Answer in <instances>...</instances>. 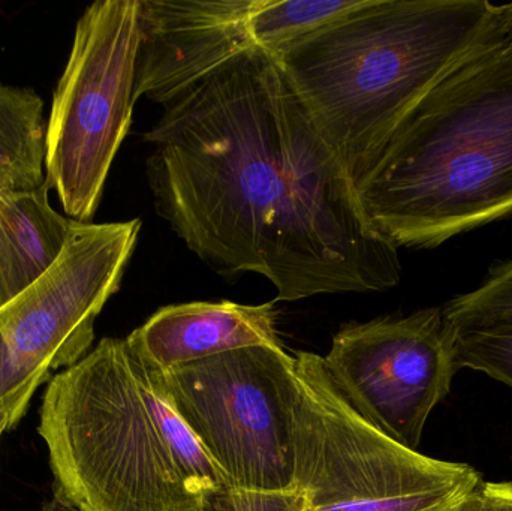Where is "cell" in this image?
<instances>
[{
  "mask_svg": "<svg viewBox=\"0 0 512 511\" xmlns=\"http://www.w3.org/2000/svg\"><path fill=\"white\" fill-rule=\"evenodd\" d=\"M12 428H14V426H12L9 416H6V414H0V438H2V435L5 434L6 431H9V429Z\"/></svg>",
  "mask_w": 512,
  "mask_h": 511,
  "instance_id": "cell-19",
  "label": "cell"
},
{
  "mask_svg": "<svg viewBox=\"0 0 512 511\" xmlns=\"http://www.w3.org/2000/svg\"><path fill=\"white\" fill-rule=\"evenodd\" d=\"M14 192L17 191H14V189H12L11 186H9L8 183L0 177V206H3Z\"/></svg>",
  "mask_w": 512,
  "mask_h": 511,
  "instance_id": "cell-18",
  "label": "cell"
},
{
  "mask_svg": "<svg viewBox=\"0 0 512 511\" xmlns=\"http://www.w3.org/2000/svg\"><path fill=\"white\" fill-rule=\"evenodd\" d=\"M459 368L484 372L512 389V260L490 267L469 293L442 306Z\"/></svg>",
  "mask_w": 512,
  "mask_h": 511,
  "instance_id": "cell-12",
  "label": "cell"
},
{
  "mask_svg": "<svg viewBox=\"0 0 512 511\" xmlns=\"http://www.w3.org/2000/svg\"><path fill=\"white\" fill-rule=\"evenodd\" d=\"M295 492L303 511H469L483 479L427 458L364 422L318 354H295Z\"/></svg>",
  "mask_w": 512,
  "mask_h": 511,
  "instance_id": "cell-5",
  "label": "cell"
},
{
  "mask_svg": "<svg viewBox=\"0 0 512 511\" xmlns=\"http://www.w3.org/2000/svg\"><path fill=\"white\" fill-rule=\"evenodd\" d=\"M225 511H303L301 494L291 497L240 498L230 495Z\"/></svg>",
  "mask_w": 512,
  "mask_h": 511,
  "instance_id": "cell-16",
  "label": "cell"
},
{
  "mask_svg": "<svg viewBox=\"0 0 512 511\" xmlns=\"http://www.w3.org/2000/svg\"><path fill=\"white\" fill-rule=\"evenodd\" d=\"M502 23L489 0H361L273 56L355 189L409 111Z\"/></svg>",
  "mask_w": 512,
  "mask_h": 511,
  "instance_id": "cell-4",
  "label": "cell"
},
{
  "mask_svg": "<svg viewBox=\"0 0 512 511\" xmlns=\"http://www.w3.org/2000/svg\"><path fill=\"white\" fill-rule=\"evenodd\" d=\"M505 20H507L508 30H510L512 36V2L504 5Z\"/></svg>",
  "mask_w": 512,
  "mask_h": 511,
  "instance_id": "cell-20",
  "label": "cell"
},
{
  "mask_svg": "<svg viewBox=\"0 0 512 511\" xmlns=\"http://www.w3.org/2000/svg\"><path fill=\"white\" fill-rule=\"evenodd\" d=\"M162 107L144 132L155 209L213 272L264 276L283 302L399 284V249L367 224L273 54H243Z\"/></svg>",
  "mask_w": 512,
  "mask_h": 511,
  "instance_id": "cell-1",
  "label": "cell"
},
{
  "mask_svg": "<svg viewBox=\"0 0 512 511\" xmlns=\"http://www.w3.org/2000/svg\"><path fill=\"white\" fill-rule=\"evenodd\" d=\"M140 231L141 219L72 221L59 257L0 308V335L53 371L80 362L95 341L96 318L120 290Z\"/></svg>",
  "mask_w": 512,
  "mask_h": 511,
  "instance_id": "cell-10",
  "label": "cell"
},
{
  "mask_svg": "<svg viewBox=\"0 0 512 511\" xmlns=\"http://www.w3.org/2000/svg\"><path fill=\"white\" fill-rule=\"evenodd\" d=\"M159 372L177 413L224 473L230 495L297 494L295 357L283 345L243 348Z\"/></svg>",
  "mask_w": 512,
  "mask_h": 511,
  "instance_id": "cell-6",
  "label": "cell"
},
{
  "mask_svg": "<svg viewBox=\"0 0 512 511\" xmlns=\"http://www.w3.org/2000/svg\"><path fill=\"white\" fill-rule=\"evenodd\" d=\"M322 359L349 407L414 452L460 369L442 308L346 324Z\"/></svg>",
  "mask_w": 512,
  "mask_h": 511,
  "instance_id": "cell-9",
  "label": "cell"
},
{
  "mask_svg": "<svg viewBox=\"0 0 512 511\" xmlns=\"http://www.w3.org/2000/svg\"><path fill=\"white\" fill-rule=\"evenodd\" d=\"M44 511H77L68 501L63 500L62 495L53 492L51 500L45 504Z\"/></svg>",
  "mask_w": 512,
  "mask_h": 511,
  "instance_id": "cell-17",
  "label": "cell"
},
{
  "mask_svg": "<svg viewBox=\"0 0 512 511\" xmlns=\"http://www.w3.org/2000/svg\"><path fill=\"white\" fill-rule=\"evenodd\" d=\"M469 511H512V482L481 483Z\"/></svg>",
  "mask_w": 512,
  "mask_h": 511,
  "instance_id": "cell-15",
  "label": "cell"
},
{
  "mask_svg": "<svg viewBox=\"0 0 512 511\" xmlns=\"http://www.w3.org/2000/svg\"><path fill=\"white\" fill-rule=\"evenodd\" d=\"M361 0H140L134 98L165 105L231 60L318 29Z\"/></svg>",
  "mask_w": 512,
  "mask_h": 511,
  "instance_id": "cell-8",
  "label": "cell"
},
{
  "mask_svg": "<svg viewBox=\"0 0 512 511\" xmlns=\"http://www.w3.org/2000/svg\"><path fill=\"white\" fill-rule=\"evenodd\" d=\"M274 303L192 302L165 306L126 338L158 371L191 365L243 348L283 345Z\"/></svg>",
  "mask_w": 512,
  "mask_h": 511,
  "instance_id": "cell-11",
  "label": "cell"
},
{
  "mask_svg": "<svg viewBox=\"0 0 512 511\" xmlns=\"http://www.w3.org/2000/svg\"><path fill=\"white\" fill-rule=\"evenodd\" d=\"M48 192L44 182L0 206V308L33 284L65 245L72 219L51 207Z\"/></svg>",
  "mask_w": 512,
  "mask_h": 511,
  "instance_id": "cell-13",
  "label": "cell"
},
{
  "mask_svg": "<svg viewBox=\"0 0 512 511\" xmlns=\"http://www.w3.org/2000/svg\"><path fill=\"white\" fill-rule=\"evenodd\" d=\"M140 0H99L78 20L45 126V185L90 224L134 113Z\"/></svg>",
  "mask_w": 512,
  "mask_h": 511,
  "instance_id": "cell-7",
  "label": "cell"
},
{
  "mask_svg": "<svg viewBox=\"0 0 512 511\" xmlns=\"http://www.w3.org/2000/svg\"><path fill=\"white\" fill-rule=\"evenodd\" d=\"M376 236L433 249L512 213L507 20L409 111L355 186Z\"/></svg>",
  "mask_w": 512,
  "mask_h": 511,
  "instance_id": "cell-3",
  "label": "cell"
},
{
  "mask_svg": "<svg viewBox=\"0 0 512 511\" xmlns=\"http://www.w3.org/2000/svg\"><path fill=\"white\" fill-rule=\"evenodd\" d=\"M45 126L38 93L0 83V177L14 191L44 185Z\"/></svg>",
  "mask_w": 512,
  "mask_h": 511,
  "instance_id": "cell-14",
  "label": "cell"
},
{
  "mask_svg": "<svg viewBox=\"0 0 512 511\" xmlns=\"http://www.w3.org/2000/svg\"><path fill=\"white\" fill-rule=\"evenodd\" d=\"M59 492L77 511H225L230 485L161 372L104 338L48 383L39 411Z\"/></svg>",
  "mask_w": 512,
  "mask_h": 511,
  "instance_id": "cell-2",
  "label": "cell"
}]
</instances>
